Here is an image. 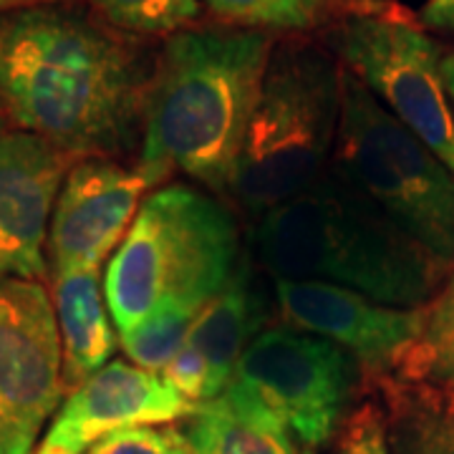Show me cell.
Here are the masks:
<instances>
[{"label": "cell", "instance_id": "obj_1", "mask_svg": "<svg viewBox=\"0 0 454 454\" xmlns=\"http://www.w3.org/2000/svg\"><path fill=\"white\" fill-rule=\"evenodd\" d=\"M157 53L76 3L0 16V109L74 160L139 154Z\"/></svg>", "mask_w": 454, "mask_h": 454}, {"label": "cell", "instance_id": "obj_2", "mask_svg": "<svg viewBox=\"0 0 454 454\" xmlns=\"http://www.w3.org/2000/svg\"><path fill=\"white\" fill-rule=\"evenodd\" d=\"M273 43L270 33L225 23L164 38L137 154L152 187L179 172L212 195H230Z\"/></svg>", "mask_w": 454, "mask_h": 454}, {"label": "cell", "instance_id": "obj_3", "mask_svg": "<svg viewBox=\"0 0 454 454\" xmlns=\"http://www.w3.org/2000/svg\"><path fill=\"white\" fill-rule=\"evenodd\" d=\"M255 250L276 280L333 283L396 309H422L452 270L333 167L260 217Z\"/></svg>", "mask_w": 454, "mask_h": 454}, {"label": "cell", "instance_id": "obj_4", "mask_svg": "<svg viewBox=\"0 0 454 454\" xmlns=\"http://www.w3.org/2000/svg\"><path fill=\"white\" fill-rule=\"evenodd\" d=\"M238 262V223L217 195L190 184L154 190L106 265L114 328L124 333L169 303L202 310Z\"/></svg>", "mask_w": 454, "mask_h": 454}, {"label": "cell", "instance_id": "obj_5", "mask_svg": "<svg viewBox=\"0 0 454 454\" xmlns=\"http://www.w3.org/2000/svg\"><path fill=\"white\" fill-rule=\"evenodd\" d=\"M340 71L321 43H273L230 187L255 220L328 172L339 137Z\"/></svg>", "mask_w": 454, "mask_h": 454}, {"label": "cell", "instance_id": "obj_6", "mask_svg": "<svg viewBox=\"0 0 454 454\" xmlns=\"http://www.w3.org/2000/svg\"><path fill=\"white\" fill-rule=\"evenodd\" d=\"M331 167L427 253L454 268V175L346 68Z\"/></svg>", "mask_w": 454, "mask_h": 454}, {"label": "cell", "instance_id": "obj_7", "mask_svg": "<svg viewBox=\"0 0 454 454\" xmlns=\"http://www.w3.org/2000/svg\"><path fill=\"white\" fill-rule=\"evenodd\" d=\"M325 49L454 175V109L442 71L444 49L419 20L402 8L346 13L325 33Z\"/></svg>", "mask_w": 454, "mask_h": 454}, {"label": "cell", "instance_id": "obj_8", "mask_svg": "<svg viewBox=\"0 0 454 454\" xmlns=\"http://www.w3.org/2000/svg\"><path fill=\"white\" fill-rule=\"evenodd\" d=\"M364 384L356 358L336 343L276 325L247 346L227 389L270 411L306 452H316L351 417Z\"/></svg>", "mask_w": 454, "mask_h": 454}, {"label": "cell", "instance_id": "obj_9", "mask_svg": "<svg viewBox=\"0 0 454 454\" xmlns=\"http://www.w3.org/2000/svg\"><path fill=\"white\" fill-rule=\"evenodd\" d=\"M64 394V351L46 283L0 280V454L35 452Z\"/></svg>", "mask_w": 454, "mask_h": 454}, {"label": "cell", "instance_id": "obj_10", "mask_svg": "<svg viewBox=\"0 0 454 454\" xmlns=\"http://www.w3.org/2000/svg\"><path fill=\"white\" fill-rule=\"evenodd\" d=\"M276 301L288 328L336 343L356 358L366 384H389L422 331V309L384 306L321 280H276Z\"/></svg>", "mask_w": 454, "mask_h": 454}, {"label": "cell", "instance_id": "obj_11", "mask_svg": "<svg viewBox=\"0 0 454 454\" xmlns=\"http://www.w3.org/2000/svg\"><path fill=\"white\" fill-rule=\"evenodd\" d=\"M149 179L121 160H76L66 175L49 230V278L66 270H101L127 238L145 202Z\"/></svg>", "mask_w": 454, "mask_h": 454}, {"label": "cell", "instance_id": "obj_12", "mask_svg": "<svg viewBox=\"0 0 454 454\" xmlns=\"http://www.w3.org/2000/svg\"><path fill=\"white\" fill-rule=\"evenodd\" d=\"M195 406L160 373L114 358L66 394L33 454H86L114 432L187 419Z\"/></svg>", "mask_w": 454, "mask_h": 454}, {"label": "cell", "instance_id": "obj_13", "mask_svg": "<svg viewBox=\"0 0 454 454\" xmlns=\"http://www.w3.org/2000/svg\"><path fill=\"white\" fill-rule=\"evenodd\" d=\"M74 162L35 134H0V280L46 283L51 217Z\"/></svg>", "mask_w": 454, "mask_h": 454}, {"label": "cell", "instance_id": "obj_14", "mask_svg": "<svg viewBox=\"0 0 454 454\" xmlns=\"http://www.w3.org/2000/svg\"><path fill=\"white\" fill-rule=\"evenodd\" d=\"M270 303L255 280L247 258L220 291L197 313L192 331L169 364V373L182 389L197 391L210 402L227 389L247 346L268 324Z\"/></svg>", "mask_w": 454, "mask_h": 454}, {"label": "cell", "instance_id": "obj_15", "mask_svg": "<svg viewBox=\"0 0 454 454\" xmlns=\"http://www.w3.org/2000/svg\"><path fill=\"white\" fill-rule=\"evenodd\" d=\"M53 310L64 351V389H76L104 369L116 351L114 321L98 270H66L51 276Z\"/></svg>", "mask_w": 454, "mask_h": 454}, {"label": "cell", "instance_id": "obj_16", "mask_svg": "<svg viewBox=\"0 0 454 454\" xmlns=\"http://www.w3.org/2000/svg\"><path fill=\"white\" fill-rule=\"evenodd\" d=\"M182 434L192 454H313L270 411L230 389L197 404Z\"/></svg>", "mask_w": 454, "mask_h": 454}, {"label": "cell", "instance_id": "obj_17", "mask_svg": "<svg viewBox=\"0 0 454 454\" xmlns=\"http://www.w3.org/2000/svg\"><path fill=\"white\" fill-rule=\"evenodd\" d=\"M381 389H414L454 406V268L437 295L424 303L422 331Z\"/></svg>", "mask_w": 454, "mask_h": 454}, {"label": "cell", "instance_id": "obj_18", "mask_svg": "<svg viewBox=\"0 0 454 454\" xmlns=\"http://www.w3.org/2000/svg\"><path fill=\"white\" fill-rule=\"evenodd\" d=\"M225 26L301 38L318 28H331L346 13H384L399 8L394 0H200Z\"/></svg>", "mask_w": 454, "mask_h": 454}, {"label": "cell", "instance_id": "obj_19", "mask_svg": "<svg viewBox=\"0 0 454 454\" xmlns=\"http://www.w3.org/2000/svg\"><path fill=\"white\" fill-rule=\"evenodd\" d=\"M89 8L106 26L134 38H169L197 26L200 0H89Z\"/></svg>", "mask_w": 454, "mask_h": 454}, {"label": "cell", "instance_id": "obj_20", "mask_svg": "<svg viewBox=\"0 0 454 454\" xmlns=\"http://www.w3.org/2000/svg\"><path fill=\"white\" fill-rule=\"evenodd\" d=\"M200 309L169 303L146 316L142 324L119 333L121 348L134 366L152 373H162L169 361L177 356L179 348L192 331Z\"/></svg>", "mask_w": 454, "mask_h": 454}, {"label": "cell", "instance_id": "obj_21", "mask_svg": "<svg viewBox=\"0 0 454 454\" xmlns=\"http://www.w3.org/2000/svg\"><path fill=\"white\" fill-rule=\"evenodd\" d=\"M86 454H192L175 427H129L97 442Z\"/></svg>", "mask_w": 454, "mask_h": 454}, {"label": "cell", "instance_id": "obj_22", "mask_svg": "<svg viewBox=\"0 0 454 454\" xmlns=\"http://www.w3.org/2000/svg\"><path fill=\"white\" fill-rule=\"evenodd\" d=\"M336 454H391L384 411L373 404L356 406L340 427Z\"/></svg>", "mask_w": 454, "mask_h": 454}, {"label": "cell", "instance_id": "obj_23", "mask_svg": "<svg viewBox=\"0 0 454 454\" xmlns=\"http://www.w3.org/2000/svg\"><path fill=\"white\" fill-rule=\"evenodd\" d=\"M427 427L432 434L422 439L419 454H454V406H442V422Z\"/></svg>", "mask_w": 454, "mask_h": 454}, {"label": "cell", "instance_id": "obj_24", "mask_svg": "<svg viewBox=\"0 0 454 454\" xmlns=\"http://www.w3.org/2000/svg\"><path fill=\"white\" fill-rule=\"evenodd\" d=\"M424 31L454 35V0H427L419 13Z\"/></svg>", "mask_w": 454, "mask_h": 454}, {"label": "cell", "instance_id": "obj_25", "mask_svg": "<svg viewBox=\"0 0 454 454\" xmlns=\"http://www.w3.org/2000/svg\"><path fill=\"white\" fill-rule=\"evenodd\" d=\"M61 3H74V0H0V16L3 13H16V11L43 8V5H61Z\"/></svg>", "mask_w": 454, "mask_h": 454}, {"label": "cell", "instance_id": "obj_26", "mask_svg": "<svg viewBox=\"0 0 454 454\" xmlns=\"http://www.w3.org/2000/svg\"><path fill=\"white\" fill-rule=\"evenodd\" d=\"M442 71H444V86L452 101L454 109V51H444V61H442Z\"/></svg>", "mask_w": 454, "mask_h": 454}, {"label": "cell", "instance_id": "obj_27", "mask_svg": "<svg viewBox=\"0 0 454 454\" xmlns=\"http://www.w3.org/2000/svg\"><path fill=\"white\" fill-rule=\"evenodd\" d=\"M5 129H11V124H8V119H5V114H3V109H0V134Z\"/></svg>", "mask_w": 454, "mask_h": 454}]
</instances>
